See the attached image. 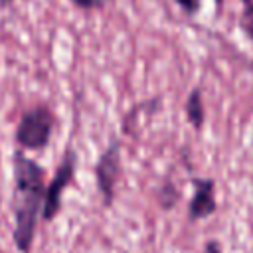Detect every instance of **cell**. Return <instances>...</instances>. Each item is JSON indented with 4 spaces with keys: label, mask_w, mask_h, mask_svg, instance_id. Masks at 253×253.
Instances as JSON below:
<instances>
[{
    "label": "cell",
    "mask_w": 253,
    "mask_h": 253,
    "mask_svg": "<svg viewBox=\"0 0 253 253\" xmlns=\"http://www.w3.org/2000/svg\"><path fill=\"white\" fill-rule=\"evenodd\" d=\"M221 2H223V0H215V4H217V8L221 6Z\"/></svg>",
    "instance_id": "obj_12"
},
{
    "label": "cell",
    "mask_w": 253,
    "mask_h": 253,
    "mask_svg": "<svg viewBox=\"0 0 253 253\" xmlns=\"http://www.w3.org/2000/svg\"><path fill=\"white\" fill-rule=\"evenodd\" d=\"M119 178H121V142L113 140L95 162V182L105 208H111L115 202Z\"/></svg>",
    "instance_id": "obj_4"
},
{
    "label": "cell",
    "mask_w": 253,
    "mask_h": 253,
    "mask_svg": "<svg viewBox=\"0 0 253 253\" xmlns=\"http://www.w3.org/2000/svg\"><path fill=\"white\" fill-rule=\"evenodd\" d=\"M55 123L57 119L47 105H34L18 121L14 132L16 144L24 150H43L51 140Z\"/></svg>",
    "instance_id": "obj_2"
},
{
    "label": "cell",
    "mask_w": 253,
    "mask_h": 253,
    "mask_svg": "<svg viewBox=\"0 0 253 253\" xmlns=\"http://www.w3.org/2000/svg\"><path fill=\"white\" fill-rule=\"evenodd\" d=\"M43 168L28 158L22 150L14 154V192H12V213L14 231L12 241L20 253H30L36 237L38 219L42 217L45 186Z\"/></svg>",
    "instance_id": "obj_1"
},
{
    "label": "cell",
    "mask_w": 253,
    "mask_h": 253,
    "mask_svg": "<svg viewBox=\"0 0 253 253\" xmlns=\"http://www.w3.org/2000/svg\"><path fill=\"white\" fill-rule=\"evenodd\" d=\"M194 194L188 206V217L192 221L204 219L215 211V184L210 178H194Z\"/></svg>",
    "instance_id": "obj_5"
},
{
    "label": "cell",
    "mask_w": 253,
    "mask_h": 253,
    "mask_svg": "<svg viewBox=\"0 0 253 253\" xmlns=\"http://www.w3.org/2000/svg\"><path fill=\"white\" fill-rule=\"evenodd\" d=\"M241 2V30L253 42V0H239Z\"/></svg>",
    "instance_id": "obj_7"
},
{
    "label": "cell",
    "mask_w": 253,
    "mask_h": 253,
    "mask_svg": "<svg viewBox=\"0 0 253 253\" xmlns=\"http://www.w3.org/2000/svg\"><path fill=\"white\" fill-rule=\"evenodd\" d=\"M204 253H221V249H219V243H217V241H208V243H206V249H204Z\"/></svg>",
    "instance_id": "obj_10"
},
{
    "label": "cell",
    "mask_w": 253,
    "mask_h": 253,
    "mask_svg": "<svg viewBox=\"0 0 253 253\" xmlns=\"http://www.w3.org/2000/svg\"><path fill=\"white\" fill-rule=\"evenodd\" d=\"M75 168H77V156L71 148H67L61 156V162L51 176L47 188H45V198H43V210H42V219L51 221L61 210V198L63 192L69 188V184L75 178Z\"/></svg>",
    "instance_id": "obj_3"
},
{
    "label": "cell",
    "mask_w": 253,
    "mask_h": 253,
    "mask_svg": "<svg viewBox=\"0 0 253 253\" xmlns=\"http://www.w3.org/2000/svg\"><path fill=\"white\" fill-rule=\"evenodd\" d=\"M184 111H186V119L188 123L200 130L204 126V121H206V109H204V99H202V91L196 87L190 91L188 99H186V105H184Z\"/></svg>",
    "instance_id": "obj_6"
},
{
    "label": "cell",
    "mask_w": 253,
    "mask_h": 253,
    "mask_svg": "<svg viewBox=\"0 0 253 253\" xmlns=\"http://www.w3.org/2000/svg\"><path fill=\"white\" fill-rule=\"evenodd\" d=\"M71 2L81 10H101L107 4V0H71Z\"/></svg>",
    "instance_id": "obj_9"
},
{
    "label": "cell",
    "mask_w": 253,
    "mask_h": 253,
    "mask_svg": "<svg viewBox=\"0 0 253 253\" xmlns=\"http://www.w3.org/2000/svg\"><path fill=\"white\" fill-rule=\"evenodd\" d=\"M176 4L188 14V16H194L198 14L200 6H202V0H176Z\"/></svg>",
    "instance_id": "obj_8"
},
{
    "label": "cell",
    "mask_w": 253,
    "mask_h": 253,
    "mask_svg": "<svg viewBox=\"0 0 253 253\" xmlns=\"http://www.w3.org/2000/svg\"><path fill=\"white\" fill-rule=\"evenodd\" d=\"M14 4V0H0V8H10Z\"/></svg>",
    "instance_id": "obj_11"
}]
</instances>
